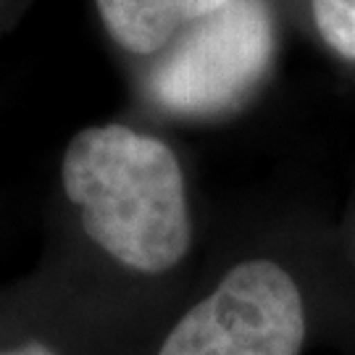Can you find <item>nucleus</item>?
Returning <instances> with one entry per match:
<instances>
[{"label": "nucleus", "mask_w": 355, "mask_h": 355, "mask_svg": "<svg viewBox=\"0 0 355 355\" xmlns=\"http://www.w3.org/2000/svg\"><path fill=\"white\" fill-rule=\"evenodd\" d=\"M353 343L334 255L250 253L182 308L153 355H305Z\"/></svg>", "instance_id": "nucleus-2"}, {"label": "nucleus", "mask_w": 355, "mask_h": 355, "mask_svg": "<svg viewBox=\"0 0 355 355\" xmlns=\"http://www.w3.org/2000/svg\"><path fill=\"white\" fill-rule=\"evenodd\" d=\"M274 53L266 0H229L184 26L148 74L155 105L179 116H216L240 105L263 79Z\"/></svg>", "instance_id": "nucleus-3"}, {"label": "nucleus", "mask_w": 355, "mask_h": 355, "mask_svg": "<svg viewBox=\"0 0 355 355\" xmlns=\"http://www.w3.org/2000/svg\"><path fill=\"white\" fill-rule=\"evenodd\" d=\"M318 35L337 55L355 61V0H311Z\"/></svg>", "instance_id": "nucleus-5"}, {"label": "nucleus", "mask_w": 355, "mask_h": 355, "mask_svg": "<svg viewBox=\"0 0 355 355\" xmlns=\"http://www.w3.org/2000/svg\"><path fill=\"white\" fill-rule=\"evenodd\" d=\"M0 355H55V353L42 343H26V345H21V347H13V350L0 353Z\"/></svg>", "instance_id": "nucleus-7"}, {"label": "nucleus", "mask_w": 355, "mask_h": 355, "mask_svg": "<svg viewBox=\"0 0 355 355\" xmlns=\"http://www.w3.org/2000/svg\"><path fill=\"white\" fill-rule=\"evenodd\" d=\"M61 182L85 234L119 268L158 282L187 261V184L164 140L124 124L82 129L66 148Z\"/></svg>", "instance_id": "nucleus-1"}, {"label": "nucleus", "mask_w": 355, "mask_h": 355, "mask_svg": "<svg viewBox=\"0 0 355 355\" xmlns=\"http://www.w3.org/2000/svg\"><path fill=\"white\" fill-rule=\"evenodd\" d=\"M108 35L135 55L161 53L184 26L221 11L229 0H95Z\"/></svg>", "instance_id": "nucleus-4"}, {"label": "nucleus", "mask_w": 355, "mask_h": 355, "mask_svg": "<svg viewBox=\"0 0 355 355\" xmlns=\"http://www.w3.org/2000/svg\"><path fill=\"white\" fill-rule=\"evenodd\" d=\"M337 261V277L343 284V297L345 308H347V318H350V329H353V343H355V221L347 237L343 242V250L334 255Z\"/></svg>", "instance_id": "nucleus-6"}]
</instances>
